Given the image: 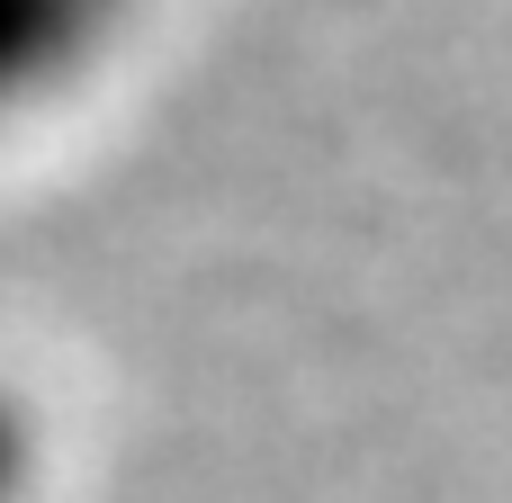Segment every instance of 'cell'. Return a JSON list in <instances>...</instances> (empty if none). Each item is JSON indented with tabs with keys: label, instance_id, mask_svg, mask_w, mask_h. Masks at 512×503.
I'll use <instances>...</instances> for the list:
<instances>
[{
	"label": "cell",
	"instance_id": "obj_1",
	"mask_svg": "<svg viewBox=\"0 0 512 503\" xmlns=\"http://www.w3.org/2000/svg\"><path fill=\"white\" fill-rule=\"evenodd\" d=\"M135 0H0V117L72 90Z\"/></svg>",
	"mask_w": 512,
	"mask_h": 503
},
{
	"label": "cell",
	"instance_id": "obj_2",
	"mask_svg": "<svg viewBox=\"0 0 512 503\" xmlns=\"http://www.w3.org/2000/svg\"><path fill=\"white\" fill-rule=\"evenodd\" d=\"M27 477H36V423H27V405L0 387V503L27 495Z\"/></svg>",
	"mask_w": 512,
	"mask_h": 503
}]
</instances>
